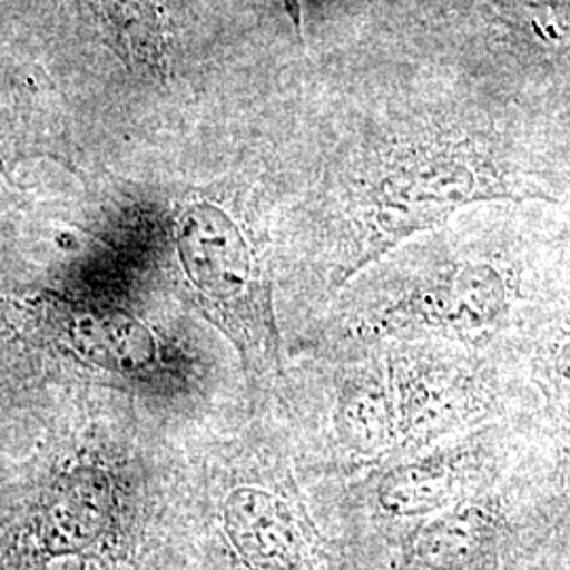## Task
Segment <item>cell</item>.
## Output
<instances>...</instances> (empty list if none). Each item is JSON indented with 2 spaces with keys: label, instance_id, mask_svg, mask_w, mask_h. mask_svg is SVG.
Returning <instances> with one entry per match:
<instances>
[{
  "label": "cell",
  "instance_id": "obj_3",
  "mask_svg": "<svg viewBox=\"0 0 570 570\" xmlns=\"http://www.w3.org/2000/svg\"><path fill=\"white\" fill-rule=\"evenodd\" d=\"M45 311L53 338L87 364L136 374L157 362L153 332L122 311L75 303H49Z\"/></svg>",
  "mask_w": 570,
  "mask_h": 570
},
{
  "label": "cell",
  "instance_id": "obj_10",
  "mask_svg": "<svg viewBox=\"0 0 570 570\" xmlns=\"http://www.w3.org/2000/svg\"><path fill=\"white\" fill-rule=\"evenodd\" d=\"M81 570H106L100 564H96V562H87V564H82Z\"/></svg>",
  "mask_w": 570,
  "mask_h": 570
},
{
  "label": "cell",
  "instance_id": "obj_7",
  "mask_svg": "<svg viewBox=\"0 0 570 570\" xmlns=\"http://www.w3.org/2000/svg\"><path fill=\"white\" fill-rule=\"evenodd\" d=\"M503 306L501 282L490 271L469 268L435 292L425 311L433 326L456 334H478L499 320Z\"/></svg>",
  "mask_w": 570,
  "mask_h": 570
},
{
  "label": "cell",
  "instance_id": "obj_5",
  "mask_svg": "<svg viewBox=\"0 0 570 570\" xmlns=\"http://www.w3.org/2000/svg\"><path fill=\"white\" fill-rule=\"evenodd\" d=\"M480 197L487 195L480 193L478 180L463 165H431L389 178L381 188L376 209V225L381 230L376 258L395 242L440 225L456 207Z\"/></svg>",
  "mask_w": 570,
  "mask_h": 570
},
{
  "label": "cell",
  "instance_id": "obj_8",
  "mask_svg": "<svg viewBox=\"0 0 570 570\" xmlns=\"http://www.w3.org/2000/svg\"><path fill=\"white\" fill-rule=\"evenodd\" d=\"M348 410V421L346 423H355L351 431V438L357 440V444H366V446H376L379 440H383L385 435V429H387V406H385V400L379 391L374 389H366V391H360L353 402L346 404Z\"/></svg>",
  "mask_w": 570,
  "mask_h": 570
},
{
  "label": "cell",
  "instance_id": "obj_9",
  "mask_svg": "<svg viewBox=\"0 0 570 570\" xmlns=\"http://www.w3.org/2000/svg\"><path fill=\"white\" fill-rule=\"evenodd\" d=\"M553 391L560 416L570 428V345L562 346L553 362Z\"/></svg>",
  "mask_w": 570,
  "mask_h": 570
},
{
  "label": "cell",
  "instance_id": "obj_4",
  "mask_svg": "<svg viewBox=\"0 0 570 570\" xmlns=\"http://www.w3.org/2000/svg\"><path fill=\"white\" fill-rule=\"evenodd\" d=\"M180 258L193 285L214 305H244L254 287V265L244 237L223 212L195 207L183 218Z\"/></svg>",
  "mask_w": 570,
  "mask_h": 570
},
{
  "label": "cell",
  "instance_id": "obj_6",
  "mask_svg": "<svg viewBox=\"0 0 570 570\" xmlns=\"http://www.w3.org/2000/svg\"><path fill=\"white\" fill-rule=\"evenodd\" d=\"M463 490L465 478H461L459 463L446 456H431L391 469L376 487L374 505L389 522L425 524L468 499Z\"/></svg>",
  "mask_w": 570,
  "mask_h": 570
},
{
  "label": "cell",
  "instance_id": "obj_2",
  "mask_svg": "<svg viewBox=\"0 0 570 570\" xmlns=\"http://www.w3.org/2000/svg\"><path fill=\"white\" fill-rule=\"evenodd\" d=\"M505 522L489 499L468 497L412 530L400 548V570H492Z\"/></svg>",
  "mask_w": 570,
  "mask_h": 570
},
{
  "label": "cell",
  "instance_id": "obj_1",
  "mask_svg": "<svg viewBox=\"0 0 570 570\" xmlns=\"http://www.w3.org/2000/svg\"><path fill=\"white\" fill-rule=\"evenodd\" d=\"M117 537V499L100 473L60 478L35 511L21 546V564L37 569L60 558L98 556Z\"/></svg>",
  "mask_w": 570,
  "mask_h": 570
}]
</instances>
